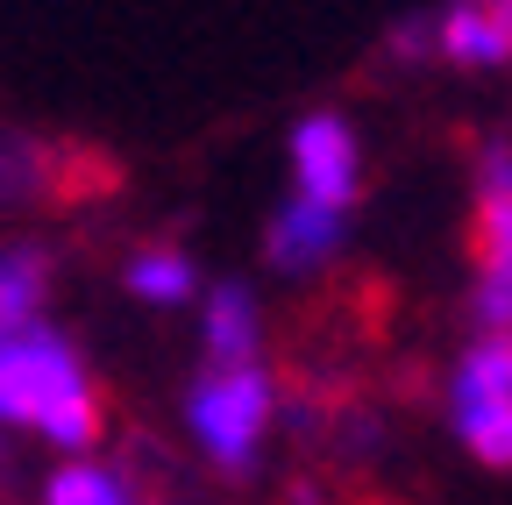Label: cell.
Masks as SVG:
<instances>
[{"label": "cell", "mask_w": 512, "mask_h": 505, "mask_svg": "<svg viewBox=\"0 0 512 505\" xmlns=\"http://www.w3.org/2000/svg\"><path fill=\"white\" fill-rule=\"evenodd\" d=\"M0 434H36L57 463L93 456V441L107 434L100 377L57 321L0 342Z\"/></svg>", "instance_id": "6da1fadb"}, {"label": "cell", "mask_w": 512, "mask_h": 505, "mask_svg": "<svg viewBox=\"0 0 512 505\" xmlns=\"http://www.w3.org/2000/svg\"><path fill=\"white\" fill-rule=\"evenodd\" d=\"M278 413H285V399H278V377L264 363L200 370L185 392V434L221 477H249L264 463V441H271Z\"/></svg>", "instance_id": "7a4b0ae2"}, {"label": "cell", "mask_w": 512, "mask_h": 505, "mask_svg": "<svg viewBox=\"0 0 512 505\" xmlns=\"http://www.w3.org/2000/svg\"><path fill=\"white\" fill-rule=\"evenodd\" d=\"M470 313L484 335H512V143L477 157V285Z\"/></svg>", "instance_id": "3957f363"}, {"label": "cell", "mask_w": 512, "mask_h": 505, "mask_svg": "<svg viewBox=\"0 0 512 505\" xmlns=\"http://www.w3.org/2000/svg\"><path fill=\"white\" fill-rule=\"evenodd\" d=\"M285 164H292V200H313L328 214H349L363 193V143L342 114H299L285 136Z\"/></svg>", "instance_id": "277c9868"}, {"label": "cell", "mask_w": 512, "mask_h": 505, "mask_svg": "<svg viewBox=\"0 0 512 505\" xmlns=\"http://www.w3.org/2000/svg\"><path fill=\"white\" fill-rule=\"evenodd\" d=\"M200 349H207V370L264 363V299L242 278L200 285Z\"/></svg>", "instance_id": "5b68a950"}, {"label": "cell", "mask_w": 512, "mask_h": 505, "mask_svg": "<svg viewBox=\"0 0 512 505\" xmlns=\"http://www.w3.org/2000/svg\"><path fill=\"white\" fill-rule=\"evenodd\" d=\"M342 235H349V214H328V207L285 193V207H278L271 228H264V257H271V271H285V278H313V271H328V264L342 257Z\"/></svg>", "instance_id": "8992f818"}, {"label": "cell", "mask_w": 512, "mask_h": 505, "mask_svg": "<svg viewBox=\"0 0 512 505\" xmlns=\"http://www.w3.org/2000/svg\"><path fill=\"white\" fill-rule=\"evenodd\" d=\"M434 57L463 72H498L512 65V0H456L434 15Z\"/></svg>", "instance_id": "52a82bcc"}, {"label": "cell", "mask_w": 512, "mask_h": 505, "mask_svg": "<svg viewBox=\"0 0 512 505\" xmlns=\"http://www.w3.org/2000/svg\"><path fill=\"white\" fill-rule=\"evenodd\" d=\"M121 292L136 306H157V313L200 306V264H192L178 242H143V249L121 257Z\"/></svg>", "instance_id": "ba28073f"}, {"label": "cell", "mask_w": 512, "mask_h": 505, "mask_svg": "<svg viewBox=\"0 0 512 505\" xmlns=\"http://www.w3.org/2000/svg\"><path fill=\"white\" fill-rule=\"evenodd\" d=\"M50 321V257L36 242H0V342Z\"/></svg>", "instance_id": "9c48e42d"}, {"label": "cell", "mask_w": 512, "mask_h": 505, "mask_svg": "<svg viewBox=\"0 0 512 505\" xmlns=\"http://www.w3.org/2000/svg\"><path fill=\"white\" fill-rule=\"evenodd\" d=\"M36 505H150V498L136 491V477H128L121 463L72 456V463H57V470L36 484Z\"/></svg>", "instance_id": "30bf717a"}, {"label": "cell", "mask_w": 512, "mask_h": 505, "mask_svg": "<svg viewBox=\"0 0 512 505\" xmlns=\"http://www.w3.org/2000/svg\"><path fill=\"white\" fill-rule=\"evenodd\" d=\"M448 399H491V406H512V335H477V342L456 356Z\"/></svg>", "instance_id": "8fae6325"}, {"label": "cell", "mask_w": 512, "mask_h": 505, "mask_svg": "<svg viewBox=\"0 0 512 505\" xmlns=\"http://www.w3.org/2000/svg\"><path fill=\"white\" fill-rule=\"evenodd\" d=\"M448 427L456 441L491 463V470H512V406H491V399H448Z\"/></svg>", "instance_id": "7c38bea8"}, {"label": "cell", "mask_w": 512, "mask_h": 505, "mask_svg": "<svg viewBox=\"0 0 512 505\" xmlns=\"http://www.w3.org/2000/svg\"><path fill=\"white\" fill-rule=\"evenodd\" d=\"M392 50H399V57H427V50H434V15L399 22V29H392Z\"/></svg>", "instance_id": "4fadbf2b"}, {"label": "cell", "mask_w": 512, "mask_h": 505, "mask_svg": "<svg viewBox=\"0 0 512 505\" xmlns=\"http://www.w3.org/2000/svg\"><path fill=\"white\" fill-rule=\"evenodd\" d=\"M8 477H15V441L0 434V484H8Z\"/></svg>", "instance_id": "5bb4252c"}, {"label": "cell", "mask_w": 512, "mask_h": 505, "mask_svg": "<svg viewBox=\"0 0 512 505\" xmlns=\"http://www.w3.org/2000/svg\"><path fill=\"white\" fill-rule=\"evenodd\" d=\"M292 505H320V484H299V491H292Z\"/></svg>", "instance_id": "9a60e30c"}, {"label": "cell", "mask_w": 512, "mask_h": 505, "mask_svg": "<svg viewBox=\"0 0 512 505\" xmlns=\"http://www.w3.org/2000/svg\"><path fill=\"white\" fill-rule=\"evenodd\" d=\"M164 505H178V498H164Z\"/></svg>", "instance_id": "2e32d148"}]
</instances>
